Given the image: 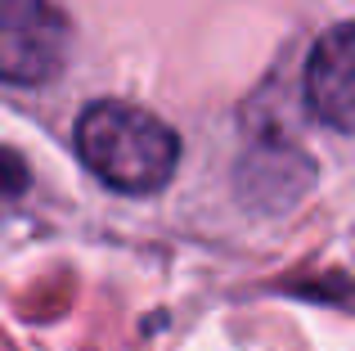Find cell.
Wrapping results in <instances>:
<instances>
[{
	"label": "cell",
	"instance_id": "2",
	"mask_svg": "<svg viewBox=\"0 0 355 351\" xmlns=\"http://www.w3.org/2000/svg\"><path fill=\"white\" fill-rule=\"evenodd\" d=\"M72 27L50 0H0V81L45 86L63 72Z\"/></svg>",
	"mask_w": 355,
	"mask_h": 351
},
{
	"label": "cell",
	"instance_id": "1",
	"mask_svg": "<svg viewBox=\"0 0 355 351\" xmlns=\"http://www.w3.org/2000/svg\"><path fill=\"white\" fill-rule=\"evenodd\" d=\"M77 153L113 189L157 194L175 176L180 140L148 108L126 99H95L77 117Z\"/></svg>",
	"mask_w": 355,
	"mask_h": 351
},
{
	"label": "cell",
	"instance_id": "4",
	"mask_svg": "<svg viewBox=\"0 0 355 351\" xmlns=\"http://www.w3.org/2000/svg\"><path fill=\"white\" fill-rule=\"evenodd\" d=\"M27 185H32V171H27V162L18 158V153L0 149V198H18Z\"/></svg>",
	"mask_w": 355,
	"mask_h": 351
},
{
	"label": "cell",
	"instance_id": "3",
	"mask_svg": "<svg viewBox=\"0 0 355 351\" xmlns=\"http://www.w3.org/2000/svg\"><path fill=\"white\" fill-rule=\"evenodd\" d=\"M306 104L333 131L355 140V18L329 27L315 41L306 59Z\"/></svg>",
	"mask_w": 355,
	"mask_h": 351
}]
</instances>
